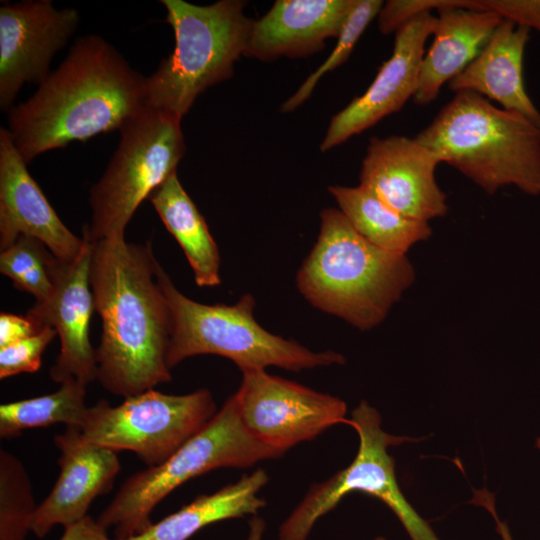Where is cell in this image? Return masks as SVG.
<instances>
[{"mask_svg": "<svg viewBox=\"0 0 540 540\" xmlns=\"http://www.w3.org/2000/svg\"><path fill=\"white\" fill-rule=\"evenodd\" d=\"M217 413L211 392L169 395L150 389L111 406L99 400L87 408L82 433L115 452L131 451L149 466L169 458Z\"/></svg>", "mask_w": 540, "mask_h": 540, "instance_id": "30bf717a", "label": "cell"}, {"mask_svg": "<svg viewBox=\"0 0 540 540\" xmlns=\"http://www.w3.org/2000/svg\"><path fill=\"white\" fill-rule=\"evenodd\" d=\"M444 8L477 10L475 0H390L383 4L377 18L382 34L396 32L413 18Z\"/></svg>", "mask_w": 540, "mask_h": 540, "instance_id": "f1b7e54d", "label": "cell"}, {"mask_svg": "<svg viewBox=\"0 0 540 540\" xmlns=\"http://www.w3.org/2000/svg\"><path fill=\"white\" fill-rule=\"evenodd\" d=\"M265 527L263 524L254 522L249 525V533L246 540H262Z\"/></svg>", "mask_w": 540, "mask_h": 540, "instance_id": "836d02e7", "label": "cell"}, {"mask_svg": "<svg viewBox=\"0 0 540 540\" xmlns=\"http://www.w3.org/2000/svg\"><path fill=\"white\" fill-rule=\"evenodd\" d=\"M437 18L421 14L395 32L391 56L378 69L373 82L360 96L335 114L320 150L326 152L399 111L416 93L425 44L433 35Z\"/></svg>", "mask_w": 540, "mask_h": 540, "instance_id": "9a60e30c", "label": "cell"}, {"mask_svg": "<svg viewBox=\"0 0 540 540\" xmlns=\"http://www.w3.org/2000/svg\"><path fill=\"white\" fill-rule=\"evenodd\" d=\"M438 12L433 42L422 60L413 100L433 102L446 82L462 73L479 55L502 18L495 13L464 8Z\"/></svg>", "mask_w": 540, "mask_h": 540, "instance_id": "ffe728a7", "label": "cell"}, {"mask_svg": "<svg viewBox=\"0 0 540 540\" xmlns=\"http://www.w3.org/2000/svg\"><path fill=\"white\" fill-rule=\"evenodd\" d=\"M162 223L182 248L199 287L220 284V254L190 196L180 183L177 173L172 174L149 197Z\"/></svg>", "mask_w": 540, "mask_h": 540, "instance_id": "7402d4cb", "label": "cell"}, {"mask_svg": "<svg viewBox=\"0 0 540 540\" xmlns=\"http://www.w3.org/2000/svg\"><path fill=\"white\" fill-rule=\"evenodd\" d=\"M145 108V77L103 37L86 35L31 97L11 108L7 130L28 164L72 142L120 131Z\"/></svg>", "mask_w": 540, "mask_h": 540, "instance_id": "7a4b0ae2", "label": "cell"}, {"mask_svg": "<svg viewBox=\"0 0 540 540\" xmlns=\"http://www.w3.org/2000/svg\"><path fill=\"white\" fill-rule=\"evenodd\" d=\"M472 502L474 504L482 506L491 514L496 524V531L499 534L501 540H514L508 524L505 521L500 520L496 512L494 503L495 499L493 494L488 492L486 489L474 490V498Z\"/></svg>", "mask_w": 540, "mask_h": 540, "instance_id": "d6a6232c", "label": "cell"}, {"mask_svg": "<svg viewBox=\"0 0 540 540\" xmlns=\"http://www.w3.org/2000/svg\"><path fill=\"white\" fill-rule=\"evenodd\" d=\"M36 508L25 467L0 449V540H25Z\"/></svg>", "mask_w": 540, "mask_h": 540, "instance_id": "d4e9b609", "label": "cell"}, {"mask_svg": "<svg viewBox=\"0 0 540 540\" xmlns=\"http://www.w3.org/2000/svg\"><path fill=\"white\" fill-rule=\"evenodd\" d=\"M233 395L245 428L260 442L285 453L339 423L348 424L346 404L263 370L245 371Z\"/></svg>", "mask_w": 540, "mask_h": 540, "instance_id": "8fae6325", "label": "cell"}, {"mask_svg": "<svg viewBox=\"0 0 540 540\" xmlns=\"http://www.w3.org/2000/svg\"><path fill=\"white\" fill-rule=\"evenodd\" d=\"M160 2L175 45L145 77V105L182 120L200 94L233 75L235 62L244 56L252 19L245 16L246 2L241 0Z\"/></svg>", "mask_w": 540, "mask_h": 540, "instance_id": "5b68a950", "label": "cell"}, {"mask_svg": "<svg viewBox=\"0 0 540 540\" xmlns=\"http://www.w3.org/2000/svg\"><path fill=\"white\" fill-rule=\"evenodd\" d=\"M317 241L297 274L314 307L364 331L379 325L415 280L406 255L370 243L339 209L320 213Z\"/></svg>", "mask_w": 540, "mask_h": 540, "instance_id": "3957f363", "label": "cell"}, {"mask_svg": "<svg viewBox=\"0 0 540 540\" xmlns=\"http://www.w3.org/2000/svg\"><path fill=\"white\" fill-rule=\"evenodd\" d=\"M80 254L65 262L55 257L51 266L49 295L27 311L40 326L53 327L60 338V352L50 368V377L61 384L69 379L88 385L97 379L96 349L89 339V325L95 310L89 272L92 242L82 232Z\"/></svg>", "mask_w": 540, "mask_h": 540, "instance_id": "4fadbf2b", "label": "cell"}, {"mask_svg": "<svg viewBox=\"0 0 540 540\" xmlns=\"http://www.w3.org/2000/svg\"><path fill=\"white\" fill-rule=\"evenodd\" d=\"M536 447L540 450V437L536 440Z\"/></svg>", "mask_w": 540, "mask_h": 540, "instance_id": "d590c367", "label": "cell"}, {"mask_svg": "<svg viewBox=\"0 0 540 540\" xmlns=\"http://www.w3.org/2000/svg\"><path fill=\"white\" fill-rule=\"evenodd\" d=\"M59 540H112L107 529L98 520L86 516L80 521L65 528Z\"/></svg>", "mask_w": 540, "mask_h": 540, "instance_id": "1f68e13d", "label": "cell"}, {"mask_svg": "<svg viewBox=\"0 0 540 540\" xmlns=\"http://www.w3.org/2000/svg\"><path fill=\"white\" fill-rule=\"evenodd\" d=\"M438 157L416 138L373 137L360 171V186L409 218L428 222L448 212L435 178Z\"/></svg>", "mask_w": 540, "mask_h": 540, "instance_id": "5bb4252c", "label": "cell"}, {"mask_svg": "<svg viewBox=\"0 0 540 540\" xmlns=\"http://www.w3.org/2000/svg\"><path fill=\"white\" fill-rule=\"evenodd\" d=\"M79 13L50 0H25L0 7V109L9 112L26 83L39 85L50 63L77 30Z\"/></svg>", "mask_w": 540, "mask_h": 540, "instance_id": "7c38bea8", "label": "cell"}, {"mask_svg": "<svg viewBox=\"0 0 540 540\" xmlns=\"http://www.w3.org/2000/svg\"><path fill=\"white\" fill-rule=\"evenodd\" d=\"M186 151L181 119L145 108L120 130V141L101 178L90 188L92 242L125 238L136 209L176 172Z\"/></svg>", "mask_w": 540, "mask_h": 540, "instance_id": "ba28073f", "label": "cell"}, {"mask_svg": "<svg viewBox=\"0 0 540 540\" xmlns=\"http://www.w3.org/2000/svg\"><path fill=\"white\" fill-rule=\"evenodd\" d=\"M56 335L53 327L45 326L30 337L0 348V378L37 372L45 349Z\"/></svg>", "mask_w": 540, "mask_h": 540, "instance_id": "83f0119b", "label": "cell"}, {"mask_svg": "<svg viewBox=\"0 0 540 540\" xmlns=\"http://www.w3.org/2000/svg\"><path fill=\"white\" fill-rule=\"evenodd\" d=\"M348 425L359 437L354 460L330 479L309 489L281 524L278 540H307L315 523L354 491L373 496L387 505L411 540H440L402 493L395 475L394 459L388 453L390 446L415 439L385 432L381 415L365 400L352 411Z\"/></svg>", "mask_w": 540, "mask_h": 540, "instance_id": "9c48e42d", "label": "cell"}, {"mask_svg": "<svg viewBox=\"0 0 540 540\" xmlns=\"http://www.w3.org/2000/svg\"><path fill=\"white\" fill-rule=\"evenodd\" d=\"M55 256L40 240L21 235L0 253V272L19 290L43 301L52 289L51 266Z\"/></svg>", "mask_w": 540, "mask_h": 540, "instance_id": "484cf974", "label": "cell"}, {"mask_svg": "<svg viewBox=\"0 0 540 540\" xmlns=\"http://www.w3.org/2000/svg\"><path fill=\"white\" fill-rule=\"evenodd\" d=\"M86 385L69 379L53 393L0 405V437L11 439L24 430L55 424L81 427L87 406Z\"/></svg>", "mask_w": 540, "mask_h": 540, "instance_id": "cb8c5ba5", "label": "cell"}, {"mask_svg": "<svg viewBox=\"0 0 540 540\" xmlns=\"http://www.w3.org/2000/svg\"><path fill=\"white\" fill-rule=\"evenodd\" d=\"M92 242V241H91ZM150 243L92 242L89 280L102 320L97 380L124 398L171 381V315Z\"/></svg>", "mask_w": 540, "mask_h": 540, "instance_id": "6da1fadb", "label": "cell"}, {"mask_svg": "<svg viewBox=\"0 0 540 540\" xmlns=\"http://www.w3.org/2000/svg\"><path fill=\"white\" fill-rule=\"evenodd\" d=\"M373 540H388V539L383 536H377Z\"/></svg>", "mask_w": 540, "mask_h": 540, "instance_id": "e575fe53", "label": "cell"}, {"mask_svg": "<svg viewBox=\"0 0 540 540\" xmlns=\"http://www.w3.org/2000/svg\"><path fill=\"white\" fill-rule=\"evenodd\" d=\"M40 240L59 260L69 262L81 252L84 240L61 221L27 163L17 151L7 128L0 129V249L19 236Z\"/></svg>", "mask_w": 540, "mask_h": 540, "instance_id": "e0dca14e", "label": "cell"}, {"mask_svg": "<svg viewBox=\"0 0 540 540\" xmlns=\"http://www.w3.org/2000/svg\"><path fill=\"white\" fill-rule=\"evenodd\" d=\"M415 138L488 194L540 195V128L475 92L455 93Z\"/></svg>", "mask_w": 540, "mask_h": 540, "instance_id": "277c9868", "label": "cell"}, {"mask_svg": "<svg viewBox=\"0 0 540 540\" xmlns=\"http://www.w3.org/2000/svg\"><path fill=\"white\" fill-rule=\"evenodd\" d=\"M42 329V326L27 315L19 316L2 312L0 314V348L30 337Z\"/></svg>", "mask_w": 540, "mask_h": 540, "instance_id": "4dcf8cb0", "label": "cell"}, {"mask_svg": "<svg viewBox=\"0 0 540 540\" xmlns=\"http://www.w3.org/2000/svg\"><path fill=\"white\" fill-rule=\"evenodd\" d=\"M156 278L171 315L167 353L170 369L201 354L230 359L242 372L265 370L268 366L300 371L345 362L337 352H313L265 330L255 320V300L250 294H244L233 305H207L182 294L159 263Z\"/></svg>", "mask_w": 540, "mask_h": 540, "instance_id": "8992f818", "label": "cell"}, {"mask_svg": "<svg viewBox=\"0 0 540 540\" xmlns=\"http://www.w3.org/2000/svg\"><path fill=\"white\" fill-rule=\"evenodd\" d=\"M384 2L380 0H356L337 43L326 60L300 85L297 91L281 106L282 112H291L303 104L312 94L320 79L347 61L354 47L371 21L376 18Z\"/></svg>", "mask_w": 540, "mask_h": 540, "instance_id": "4316f807", "label": "cell"}, {"mask_svg": "<svg viewBox=\"0 0 540 540\" xmlns=\"http://www.w3.org/2000/svg\"><path fill=\"white\" fill-rule=\"evenodd\" d=\"M356 0H278L252 20L244 56L261 61L303 58L337 38Z\"/></svg>", "mask_w": 540, "mask_h": 540, "instance_id": "ac0fdd59", "label": "cell"}, {"mask_svg": "<svg viewBox=\"0 0 540 540\" xmlns=\"http://www.w3.org/2000/svg\"><path fill=\"white\" fill-rule=\"evenodd\" d=\"M268 479L263 469H257L212 494L198 496L144 532L122 540H188L212 523L255 515L266 505L258 492Z\"/></svg>", "mask_w": 540, "mask_h": 540, "instance_id": "44dd1931", "label": "cell"}, {"mask_svg": "<svg viewBox=\"0 0 540 540\" xmlns=\"http://www.w3.org/2000/svg\"><path fill=\"white\" fill-rule=\"evenodd\" d=\"M54 444L59 450V475L30 526L39 538L55 525L66 528L86 517L94 499L112 489L121 467L117 452L89 440L80 427L67 426L55 435Z\"/></svg>", "mask_w": 540, "mask_h": 540, "instance_id": "2e32d148", "label": "cell"}, {"mask_svg": "<svg viewBox=\"0 0 540 540\" xmlns=\"http://www.w3.org/2000/svg\"><path fill=\"white\" fill-rule=\"evenodd\" d=\"M530 29L502 19L479 55L448 84L454 92L472 91L514 111L540 128V112L523 81V56Z\"/></svg>", "mask_w": 540, "mask_h": 540, "instance_id": "d6986e66", "label": "cell"}, {"mask_svg": "<svg viewBox=\"0 0 540 540\" xmlns=\"http://www.w3.org/2000/svg\"><path fill=\"white\" fill-rule=\"evenodd\" d=\"M328 190L353 228L378 248L406 255L413 245L432 235L428 222L402 215L360 185Z\"/></svg>", "mask_w": 540, "mask_h": 540, "instance_id": "603a6c76", "label": "cell"}, {"mask_svg": "<svg viewBox=\"0 0 540 540\" xmlns=\"http://www.w3.org/2000/svg\"><path fill=\"white\" fill-rule=\"evenodd\" d=\"M477 10L489 11L518 26L540 33V0H475Z\"/></svg>", "mask_w": 540, "mask_h": 540, "instance_id": "f546056e", "label": "cell"}, {"mask_svg": "<svg viewBox=\"0 0 540 540\" xmlns=\"http://www.w3.org/2000/svg\"><path fill=\"white\" fill-rule=\"evenodd\" d=\"M283 454L249 433L232 395L164 462L128 477L97 520L106 529L113 528L115 540L132 537L153 524V509L185 482L218 468L250 467Z\"/></svg>", "mask_w": 540, "mask_h": 540, "instance_id": "52a82bcc", "label": "cell"}]
</instances>
